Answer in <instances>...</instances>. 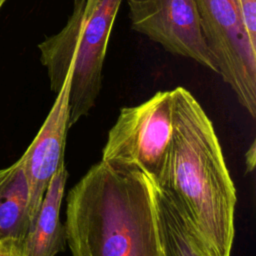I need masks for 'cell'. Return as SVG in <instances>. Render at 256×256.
Masks as SVG:
<instances>
[{"instance_id": "1", "label": "cell", "mask_w": 256, "mask_h": 256, "mask_svg": "<svg viewBox=\"0 0 256 256\" xmlns=\"http://www.w3.org/2000/svg\"><path fill=\"white\" fill-rule=\"evenodd\" d=\"M173 129L159 187L206 256H231L236 190L212 122L194 96L173 90Z\"/></svg>"}, {"instance_id": "2", "label": "cell", "mask_w": 256, "mask_h": 256, "mask_svg": "<svg viewBox=\"0 0 256 256\" xmlns=\"http://www.w3.org/2000/svg\"><path fill=\"white\" fill-rule=\"evenodd\" d=\"M72 256H163L151 181L133 165L101 160L67 196Z\"/></svg>"}, {"instance_id": "3", "label": "cell", "mask_w": 256, "mask_h": 256, "mask_svg": "<svg viewBox=\"0 0 256 256\" xmlns=\"http://www.w3.org/2000/svg\"><path fill=\"white\" fill-rule=\"evenodd\" d=\"M122 0H75L73 12L57 34L39 44L51 90L56 94L70 75L68 124L74 125L95 105L114 20Z\"/></svg>"}, {"instance_id": "4", "label": "cell", "mask_w": 256, "mask_h": 256, "mask_svg": "<svg viewBox=\"0 0 256 256\" xmlns=\"http://www.w3.org/2000/svg\"><path fill=\"white\" fill-rule=\"evenodd\" d=\"M173 102V91L168 90L123 107L108 133L101 160L133 165L157 185L172 137Z\"/></svg>"}, {"instance_id": "5", "label": "cell", "mask_w": 256, "mask_h": 256, "mask_svg": "<svg viewBox=\"0 0 256 256\" xmlns=\"http://www.w3.org/2000/svg\"><path fill=\"white\" fill-rule=\"evenodd\" d=\"M194 1L218 74L255 118L256 46L247 34L237 0Z\"/></svg>"}, {"instance_id": "6", "label": "cell", "mask_w": 256, "mask_h": 256, "mask_svg": "<svg viewBox=\"0 0 256 256\" xmlns=\"http://www.w3.org/2000/svg\"><path fill=\"white\" fill-rule=\"evenodd\" d=\"M131 28L166 51L218 73L194 0H127Z\"/></svg>"}, {"instance_id": "7", "label": "cell", "mask_w": 256, "mask_h": 256, "mask_svg": "<svg viewBox=\"0 0 256 256\" xmlns=\"http://www.w3.org/2000/svg\"><path fill=\"white\" fill-rule=\"evenodd\" d=\"M70 75L56 94L54 104L38 134L21 159L29 184V216L34 222L47 187L64 161L68 124V95ZM31 227V226H30Z\"/></svg>"}, {"instance_id": "8", "label": "cell", "mask_w": 256, "mask_h": 256, "mask_svg": "<svg viewBox=\"0 0 256 256\" xmlns=\"http://www.w3.org/2000/svg\"><path fill=\"white\" fill-rule=\"evenodd\" d=\"M67 177L63 161L47 187L36 218L24 240L26 256H55L64 250L66 234L60 221V208Z\"/></svg>"}, {"instance_id": "9", "label": "cell", "mask_w": 256, "mask_h": 256, "mask_svg": "<svg viewBox=\"0 0 256 256\" xmlns=\"http://www.w3.org/2000/svg\"><path fill=\"white\" fill-rule=\"evenodd\" d=\"M30 226L29 184L20 158L0 170V239L24 241Z\"/></svg>"}, {"instance_id": "10", "label": "cell", "mask_w": 256, "mask_h": 256, "mask_svg": "<svg viewBox=\"0 0 256 256\" xmlns=\"http://www.w3.org/2000/svg\"><path fill=\"white\" fill-rule=\"evenodd\" d=\"M152 189L163 256H206L178 208L159 187Z\"/></svg>"}, {"instance_id": "11", "label": "cell", "mask_w": 256, "mask_h": 256, "mask_svg": "<svg viewBox=\"0 0 256 256\" xmlns=\"http://www.w3.org/2000/svg\"><path fill=\"white\" fill-rule=\"evenodd\" d=\"M237 3L247 34L256 46V0H237Z\"/></svg>"}, {"instance_id": "12", "label": "cell", "mask_w": 256, "mask_h": 256, "mask_svg": "<svg viewBox=\"0 0 256 256\" xmlns=\"http://www.w3.org/2000/svg\"><path fill=\"white\" fill-rule=\"evenodd\" d=\"M0 256H26L24 241L15 238L0 239Z\"/></svg>"}, {"instance_id": "13", "label": "cell", "mask_w": 256, "mask_h": 256, "mask_svg": "<svg viewBox=\"0 0 256 256\" xmlns=\"http://www.w3.org/2000/svg\"><path fill=\"white\" fill-rule=\"evenodd\" d=\"M255 160H256V147H255V141H253L245 155V164H246L247 172H251L254 169Z\"/></svg>"}, {"instance_id": "14", "label": "cell", "mask_w": 256, "mask_h": 256, "mask_svg": "<svg viewBox=\"0 0 256 256\" xmlns=\"http://www.w3.org/2000/svg\"><path fill=\"white\" fill-rule=\"evenodd\" d=\"M5 1H6V0H0V8H1L2 5L5 3Z\"/></svg>"}]
</instances>
